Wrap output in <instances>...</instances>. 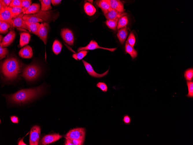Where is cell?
Wrapping results in <instances>:
<instances>
[{
	"label": "cell",
	"instance_id": "cell-39",
	"mask_svg": "<svg viewBox=\"0 0 193 145\" xmlns=\"http://www.w3.org/2000/svg\"><path fill=\"white\" fill-rule=\"evenodd\" d=\"M21 0H12L9 6L10 7H21Z\"/></svg>",
	"mask_w": 193,
	"mask_h": 145
},
{
	"label": "cell",
	"instance_id": "cell-4",
	"mask_svg": "<svg viewBox=\"0 0 193 145\" xmlns=\"http://www.w3.org/2000/svg\"><path fill=\"white\" fill-rule=\"evenodd\" d=\"M41 71L39 66L35 64H31L23 67L21 75L26 80L31 81L38 78L40 74Z\"/></svg>",
	"mask_w": 193,
	"mask_h": 145
},
{
	"label": "cell",
	"instance_id": "cell-31",
	"mask_svg": "<svg viewBox=\"0 0 193 145\" xmlns=\"http://www.w3.org/2000/svg\"><path fill=\"white\" fill-rule=\"evenodd\" d=\"M10 28V25L8 23L0 21V32L2 34H5L8 32V28Z\"/></svg>",
	"mask_w": 193,
	"mask_h": 145
},
{
	"label": "cell",
	"instance_id": "cell-36",
	"mask_svg": "<svg viewBox=\"0 0 193 145\" xmlns=\"http://www.w3.org/2000/svg\"><path fill=\"white\" fill-rule=\"evenodd\" d=\"M8 53L9 51L7 48L0 46V58L1 60L5 58L6 55Z\"/></svg>",
	"mask_w": 193,
	"mask_h": 145
},
{
	"label": "cell",
	"instance_id": "cell-19",
	"mask_svg": "<svg viewBox=\"0 0 193 145\" xmlns=\"http://www.w3.org/2000/svg\"><path fill=\"white\" fill-rule=\"evenodd\" d=\"M128 31L126 26L120 29L118 32L117 36L120 43H124L127 36Z\"/></svg>",
	"mask_w": 193,
	"mask_h": 145
},
{
	"label": "cell",
	"instance_id": "cell-38",
	"mask_svg": "<svg viewBox=\"0 0 193 145\" xmlns=\"http://www.w3.org/2000/svg\"><path fill=\"white\" fill-rule=\"evenodd\" d=\"M123 121L125 124L126 125H129L131 122V118L128 115L125 114L123 116Z\"/></svg>",
	"mask_w": 193,
	"mask_h": 145
},
{
	"label": "cell",
	"instance_id": "cell-35",
	"mask_svg": "<svg viewBox=\"0 0 193 145\" xmlns=\"http://www.w3.org/2000/svg\"><path fill=\"white\" fill-rule=\"evenodd\" d=\"M127 41L129 45L133 47L136 42V39L134 35L132 32H130Z\"/></svg>",
	"mask_w": 193,
	"mask_h": 145
},
{
	"label": "cell",
	"instance_id": "cell-25",
	"mask_svg": "<svg viewBox=\"0 0 193 145\" xmlns=\"http://www.w3.org/2000/svg\"><path fill=\"white\" fill-rule=\"evenodd\" d=\"M25 22L28 26L31 32L37 36L38 31L40 24L39 23H30L27 21H25Z\"/></svg>",
	"mask_w": 193,
	"mask_h": 145
},
{
	"label": "cell",
	"instance_id": "cell-12",
	"mask_svg": "<svg viewBox=\"0 0 193 145\" xmlns=\"http://www.w3.org/2000/svg\"><path fill=\"white\" fill-rule=\"evenodd\" d=\"M24 14L22 13L17 16L13 19V27H18L26 29L31 32L28 26L26 24L23 17Z\"/></svg>",
	"mask_w": 193,
	"mask_h": 145
},
{
	"label": "cell",
	"instance_id": "cell-22",
	"mask_svg": "<svg viewBox=\"0 0 193 145\" xmlns=\"http://www.w3.org/2000/svg\"><path fill=\"white\" fill-rule=\"evenodd\" d=\"M84 8L85 12L89 16L93 15L96 12V8L90 3H86L84 5Z\"/></svg>",
	"mask_w": 193,
	"mask_h": 145
},
{
	"label": "cell",
	"instance_id": "cell-23",
	"mask_svg": "<svg viewBox=\"0 0 193 145\" xmlns=\"http://www.w3.org/2000/svg\"><path fill=\"white\" fill-rule=\"evenodd\" d=\"M125 51L131 56L132 59L135 58L137 56V51L129 45L127 41H126L125 44Z\"/></svg>",
	"mask_w": 193,
	"mask_h": 145
},
{
	"label": "cell",
	"instance_id": "cell-2",
	"mask_svg": "<svg viewBox=\"0 0 193 145\" xmlns=\"http://www.w3.org/2000/svg\"><path fill=\"white\" fill-rule=\"evenodd\" d=\"M21 64L16 58L9 57L5 60L2 64L1 71L7 79L12 80L16 78L22 69Z\"/></svg>",
	"mask_w": 193,
	"mask_h": 145
},
{
	"label": "cell",
	"instance_id": "cell-8",
	"mask_svg": "<svg viewBox=\"0 0 193 145\" xmlns=\"http://www.w3.org/2000/svg\"><path fill=\"white\" fill-rule=\"evenodd\" d=\"M97 49H102L113 52L115 51L117 48H110L101 47L98 45L95 41L92 40L86 46L83 47H80L78 48L77 52H78L82 50H92Z\"/></svg>",
	"mask_w": 193,
	"mask_h": 145
},
{
	"label": "cell",
	"instance_id": "cell-11",
	"mask_svg": "<svg viewBox=\"0 0 193 145\" xmlns=\"http://www.w3.org/2000/svg\"><path fill=\"white\" fill-rule=\"evenodd\" d=\"M13 18L10 11L6 8L0 11V20L9 24L10 28H13Z\"/></svg>",
	"mask_w": 193,
	"mask_h": 145
},
{
	"label": "cell",
	"instance_id": "cell-33",
	"mask_svg": "<svg viewBox=\"0 0 193 145\" xmlns=\"http://www.w3.org/2000/svg\"><path fill=\"white\" fill-rule=\"evenodd\" d=\"M188 87V93L186 96L189 98L193 97V82L192 81H187L186 82Z\"/></svg>",
	"mask_w": 193,
	"mask_h": 145
},
{
	"label": "cell",
	"instance_id": "cell-27",
	"mask_svg": "<svg viewBox=\"0 0 193 145\" xmlns=\"http://www.w3.org/2000/svg\"><path fill=\"white\" fill-rule=\"evenodd\" d=\"M62 48V45L60 41L57 40H55L52 45V50L56 55L59 54Z\"/></svg>",
	"mask_w": 193,
	"mask_h": 145
},
{
	"label": "cell",
	"instance_id": "cell-46",
	"mask_svg": "<svg viewBox=\"0 0 193 145\" xmlns=\"http://www.w3.org/2000/svg\"><path fill=\"white\" fill-rule=\"evenodd\" d=\"M3 38L2 36L1 35H0V43L1 42V39H2Z\"/></svg>",
	"mask_w": 193,
	"mask_h": 145
},
{
	"label": "cell",
	"instance_id": "cell-43",
	"mask_svg": "<svg viewBox=\"0 0 193 145\" xmlns=\"http://www.w3.org/2000/svg\"><path fill=\"white\" fill-rule=\"evenodd\" d=\"M65 145H74L71 140L66 138V141L65 143Z\"/></svg>",
	"mask_w": 193,
	"mask_h": 145
},
{
	"label": "cell",
	"instance_id": "cell-6",
	"mask_svg": "<svg viewBox=\"0 0 193 145\" xmlns=\"http://www.w3.org/2000/svg\"><path fill=\"white\" fill-rule=\"evenodd\" d=\"M40 128L37 125L34 126L31 129L29 137V144L37 145L40 139Z\"/></svg>",
	"mask_w": 193,
	"mask_h": 145
},
{
	"label": "cell",
	"instance_id": "cell-9",
	"mask_svg": "<svg viewBox=\"0 0 193 145\" xmlns=\"http://www.w3.org/2000/svg\"><path fill=\"white\" fill-rule=\"evenodd\" d=\"M61 34L64 41L68 44L72 46L74 44V38L72 31L68 28L61 30Z\"/></svg>",
	"mask_w": 193,
	"mask_h": 145
},
{
	"label": "cell",
	"instance_id": "cell-29",
	"mask_svg": "<svg viewBox=\"0 0 193 145\" xmlns=\"http://www.w3.org/2000/svg\"><path fill=\"white\" fill-rule=\"evenodd\" d=\"M118 19H107L106 23L107 26L113 30H115L117 25Z\"/></svg>",
	"mask_w": 193,
	"mask_h": 145
},
{
	"label": "cell",
	"instance_id": "cell-5",
	"mask_svg": "<svg viewBox=\"0 0 193 145\" xmlns=\"http://www.w3.org/2000/svg\"><path fill=\"white\" fill-rule=\"evenodd\" d=\"M85 130L83 128H78L70 130L65 137L71 140L75 139H85Z\"/></svg>",
	"mask_w": 193,
	"mask_h": 145
},
{
	"label": "cell",
	"instance_id": "cell-44",
	"mask_svg": "<svg viewBox=\"0 0 193 145\" xmlns=\"http://www.w3.org/2000/svg\"><path fill=\"white\" fill-rule=\"evenodd\" d=\"M61 1V0H51V2L53 5H55L60 3Z\"/></svg>",
	"mask_w": 193,
	"mask_h": 145
},
{
	"label": "cell",
	"instance_id": "cell-26",
	"mask_svg": "<svg viewBox=\"0 0 193 145\" xmlns=\"http://www.w3.org/2000/svg\"><path fill=\"white\" fill-rule=\"evenodd\" d=\"M128 22L127 17L124 15L121 16L118 19L116 29L123 28L126 26Z\"/></svg>",
	"mask_w": 193,
	"mask_h": 145
},
{
	"label": "cell",
	"instance_id": "cell-13",
	"mask_svg": "<svg viewBox=\"0 0 193 145\" xmlns=\"http://www.w3.org/2000/svg\"><path fill=\"white\" fill-rule=\"evenodd\" d=\"M16 36V32L11 30L3 38L2 42L0 43V46L5 47L10 45L13 41Z\"/></svg>",
	"mask_w": 193,
	"mask_h": 145
},
{
	"label": "cell",
	"instance_id": "cell-28",
	"mask_svg": "<svg viewBox=\"0 0 193 145\" xmlns=\"http://www.w3.org/2000/svg\"><path fill=\"white\" fill-rule=\"evenodd\" d=\"M41 4V10L43 11L49 10L51 9V0H39Z\"/></svg>",
	"mask_w": 193,
	"mask_h": 145
},
{
	"label": "cell",
	"instance_id": "cell-30",
	"mask_svg": "<svg viewBox=\"0 0 193 145\" xmlns=\"http://www.w3.org/2000/svg\"><path fill=\"white\" fill-rule=\"evenodd\" d=\"M88 51L86 50H82L77 53H74L73 57L77 60H80L84 58L87 54Z\"/></svg>",
	"mask_w": 193,
	"mask_h": 145
},
{
	"label": "cell",
	"instance_id": "cell-15",
	"mask_svg": "<svg viewBox=\"0 0 193 145\" xmlns=\"http://www.w3.org/2000/svg\"><path fill=\"white\" fill-rule=\"evenodd\" d=\"M127 14L125 12H120L117 10L111 8L107 13L104 14L107 19H119L121 16L126 15Z\"/></svg>",
	"mask_w": 193,
	"mask_h": 145
},
{
	"label": "cell",
	"instance_id": "cell-42",
	"mask_svg": "<svg viewBox=\"0 0 193 145\" xmlns=\"http://www.w3.org/2000/svg\"><path fill=\"white\" fill-rule=\"evenodd\" d=\"M10 119L12 122L14 123H17L18 122V118L15 116H13L11 117Z\"/></svg>",
	"mask_w": 193,
	"mask_h": 145
},
{
	"label": "cell",
	"instance_id": "cell-20",
	"mask_svg": "<svg viewBox=\"0 0 193 145\" xmlns=\"http://www.w3.org/2000/svg\"><path fill=\"white\" fill-rule=\"evenodd\" d=\"M31 38L30 34L26 32L20 33L19 46L21 47L27 45L29 43Z\"/></svg>",
	"mask_w": 193,
	"mask_h": 145
},
{
	"label": "cell",
	"instance_id": "cell-16",
	"mask_svg": "<svg viewBox=\"0 0 193 145\" xmlns=\"http://www.w3.org/2000/svg\"><path fill=\"white\" fill-rule=\"evenodd\" d=\"M110 7L121 13L124 12L125 10L123 3L118 0H107Z\"/></svg>",
	"mask_w": 193,
	"mask_h": 145
},
{
	"label": "cell",
	"instance_id": "cell-7",
	"mask_svg": "<svg viewBox=\"0 0 193 145\" xmlns=\"http://www.w3.org/2000/svg\"><path fill=\"white\" fill-rule=\"evenodd\" d=\"M49 31V25L47 23H42L40 24L37 36L43 41L45 45L47 43L48 33Z\"/></svg>",
	"mask_w": 193,
	"mask_h": 145
},
{
	"label": "cell",
	"instance_id": "cell-21",
	"mask_svg": "<svg viewBox=\"0 0 193 145\" xmlns=\"http://www.w3.org/2000/svg\"><path fill=\"white\" fill-rule=\"evenodd\" d=\"M6 8L10 12L13 19L23 13V8L21 7H10L9 6Z\"/></svg>",
	"mask_w": 193,
	"mask_h": 145
},
{
	"label": "cell",
	"instance_id": "cell-24",
	"mask_svg": "<svg viewBox=\"0 0 193 145\" xmlns=\"http://www.w3.org/2000/svg\"><path fill=\"white\" fill-rule=\"evenodd\" d=\"M40 6L39 4L33 3L29 7L25 12V14H36L40 10Z\"/></svg>",
	"mask_w": 193,
	"mask_h": 145
},
{
	"label": "cell",
	"instance_id": "cell-45",
	"mask_svg": "<svg viewBox=\"0 0 193 145\" xmlns=\"http://www.w3.org/2000/svg\"><path fill=\"white\" fill-rule=\"evenodd\" d=\"M24 137H23L22 139L20 140L18 142V145H26L27 144H25L23 141V139Z\"/></svg>",
	"mask_w": 193,
	"mask_h": 145
},
{
	"label": "cell",
	"instance_id": "cell-3",
	"mask_svg": "<svg viewBox=\"0 0 193 145\" xmlns=\"http://www.w3.org/2000/svg\"><path fill=\"white\" fill-rule=\"evenodd\" d=\"M58 15L57 13L55 14L52 10L43 11L41 10L36 14H25L23 19L25 21L30 23L41 22L48 23L56 19Z\"/></svg>",
	"mask_w": 193,
	"mask_h": 145
},
{
	"label": "cell",
	"instance_id": "cell-18",
	"mask_svg": "<svg viewBox=\"0 0 193 145\" xmlns=\"http://www.w3.org/2000/svg\"><path fill=\"white\" fill-rule=\"evenodd\" d=\"M95 2L96 4L101 9L104 14L107 13L111 8L107 0H96Z\"/></svg>",
	"mask_w": 193,
	"mask_h": 145
},
{
	"label": "cell",
	"instance_id": "cell-34",
	"mask_svg": "<svg viewBox=\"0 0 193 145\" xmlns=\"http://www.w3.org/2000/svg\"><path fill=\"white\" fill-rule=\"evenodd\" d=\"M184 77L185 79L188 81L192 80L193 77V69L190 68L186 70L184 73Z\"/></svg>",
	"mask_w": 193,
	"mask_h": 145
},
{
	"label": "cell",
	"instance_id": "cell-37",
	"mask_svg": "<svg viewBox=\"0 0 193 145\" xmlns=\"http://www.w3.org/2000/svg\"><path fill=\"white\" fill-rule=\"evenodd\" d=\"M96 86L103 92H106L107 91L108 87L107 85L103 82H98Z\"/></svg>",
	"mask_w": 193,
	"mask_h": 145
},
{
	"label": "cell",
	"instance_id": "cell-40",
	"mask_svg": "<svg viewBox=\"0 0 193 145\" xmlns=\"http://www.w3.org/2000/svg\"><path fill=\"white\" fill-rule=\"evenodd\" d=\"M11 1V0H0V5L6 8L9 6Z\"/></svg>",
	"mask_w": 193,
	"mask_h": 145
},
{
	"label": "cell",
	"instance_id": "cell-17",
	"mask_svg": "<svg viewBox=\"0 0 193 145\" xmlns=\"http://www.w3.org/2000/svg\"><path fill=\"white\" fill-rule=\"evenodd\" d=\"M18 54L20 56L23 58H31L33 55L32 48L29 45H27L20 49Z\"/></svg>",
	"mask_w": 193,
	"mask_h": 145
},
{
	"label": "cell",
	"instance_id": "cell-47",
	"mask_svg": "<svg viewBox=\"0 0 193 145\" xmlns=\"http://www.w3.org/2000/svg\"><path fill=\"white\" fill-rule=\"evenodd\" d=\"M88 1L90 2H91V3H92L93 1V0H88Z\"/></svg>",
	"mask_w": 193,
	"mask_h": 145
},
{
	"label": "cell",
	"instance_id": "cell-1",
	"mask_svg": "<svg viewBox=\"0 0 193 145\" xmlns=\"http://www.w3.org/2000/svg\"><path fill=\"white\" fill-rule=\"evenodd\" d=\"M44 91V86L21 89L16 93L7 96L11 102L20 104L40 96Z\"/></svg>",
	"mask_w": 193,
	"mask_h": 145
},
{
	"label": "cell",
	"instance_id": "cell-10",
	"mask_svg": "<svg viewBox=\"0 0 193 145\" xmlns=\"http://www.w3.org/2000/svg\"><path fill=\"white\" fill-rule=\"evenodd\" d=\"M82 61L87 72L92 77L96 78H102L106 75L108 73L109 70L101 74L97 73L94 71L90 64L83 60H82Z\"/></svg>",
	"mask_w": 193,
	"mask_h": 145
},
{
	"label": "cell",
	"instance_id": "cell-32",
	"mask_svg": "<svg viewBox=\"0 0 193 145\" xmlns=\"http://www.w3.org/2000/svg\"><path fill=\"white\" fill-rule=\"evenodd\" d=\"M32 1L31 0H21V7L23 8V13L24 14L29 7L31 5Z\"/></svg>",
	"mask_w": 193,
	"mask_h": 145
},
{
	"label": "cell",
	"instance_id": "cell-41",
	"mask_svg": "<svg viewBox=\"0 0 193 145\" xmlns=\"http://www.w3.org/2000/svg\"><path fill=\"white\" fill-rule=\"evenodd\" d=\"M71 140L74 145H82L84 142L85 139H75Z\"/></svg>",
	"mask_w": 193,
	"mask_h": 145
},
{
	"label": "cell",
	"instance_id": "cell-14",
	"mask_svg": "<svg viewBox=\"0 0 193 145\" xmlns=\"http://www.w3.org/2000/svg\"><path fill=\"white\" fill-rule=\"evenodd\" d=\"M62 136L58 134L48 135L44 136L40 142L42 145H47L54 142L62 137Z\"/></svg>",
	"mask_w": 193,
	"mask_h": 145
}]
</instances>
